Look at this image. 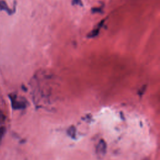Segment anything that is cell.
<instances>
[{"instance_id": "cell-1", "label": "cell", "mask_w": 160, "mask_h": 160, "mask_svg": "<svg viewBox=\"0 0 160 160\" xmlns=\"http://www.w3.org/2000/svg\"><path fill=\"white\" fill-rule=\"evenodd\" d=\"M10 99L11 101L12 107L14 109H21V108H23L24 107V104L22 102L17 101L15 96H11Z\"/></svg>"}, {"instance_id": "cell-2", "label": "cell", "mask_w": 160, "mask_h": 160, "mask_svg": "<svg viewBox=\"0 0 160 160\" xmlns=\"http://www.w3.org/2000/svg\"><path fill=\"white\" fill-rule=\"evenodd\" d=\"M104 22V20H102V21H101L99 22V24H98V28H96V29H94L92 31H91L89 34L88 35V37L89 38H94L96 36H97L99 33V29L101 28V27L102 26V25L103 24V22Z\"/></svg>"}, {"instance_id": "cell-3", "label": "cell", "mask_w": 160, "mask_h": 160, "mask_svg": "<svg viewBox=\"0 0 160 160\" xmlns=\"http://www.w3.org/2000/svg\"><path fill=\"white\" fill-rule=\"evenodd\" d=\"M6 129L5 128V126H0V144L2 142V140L5 135V133H6Z\"/></svg>"}, {"instance_id": "cell-4", "label": "cell", "mask_w": 160, "mask_h": 160, "mask_svg": "<svg viewBox=\"0 0 160 160\" xmlns=\"http://www.w3.org/2000/svg\"><path fill=\"white\" fill-rule=\"evenodd\" d=\"M5 119H6L5 114L4 112L0 109V125L4 123V122L5 121Z\"/></svg>"}, {"instance_id": "cell-5", "label": "cell", "mask_w": 160, "mask_h": 160, "mask_svg": "<svg viewBox=\"0 0 160 160\" xmlns=\"http://www.w3.org/2000/svg\"><path fill=\"white\" fill-rule=\"evenodd\" d=\"M91 11L93 12V13H96V12H102V10H101V8H92L91 9Z\"/></svg>"}, {"instance_id": "cell-6", "label": "cell", "mask_w": 160, "mask_h": 160, "mask_svg": "<svg viewBox=\"0 0 160 160\" xmlns=\"http://www.w3.org/2000/svg\"><path fill=\"white\" fill-rule=\"evenodd\" d=\"M72 4H75V5L78 4V5L82 6V3L81 0H72Z\"/></svg>"}]
</instances>
